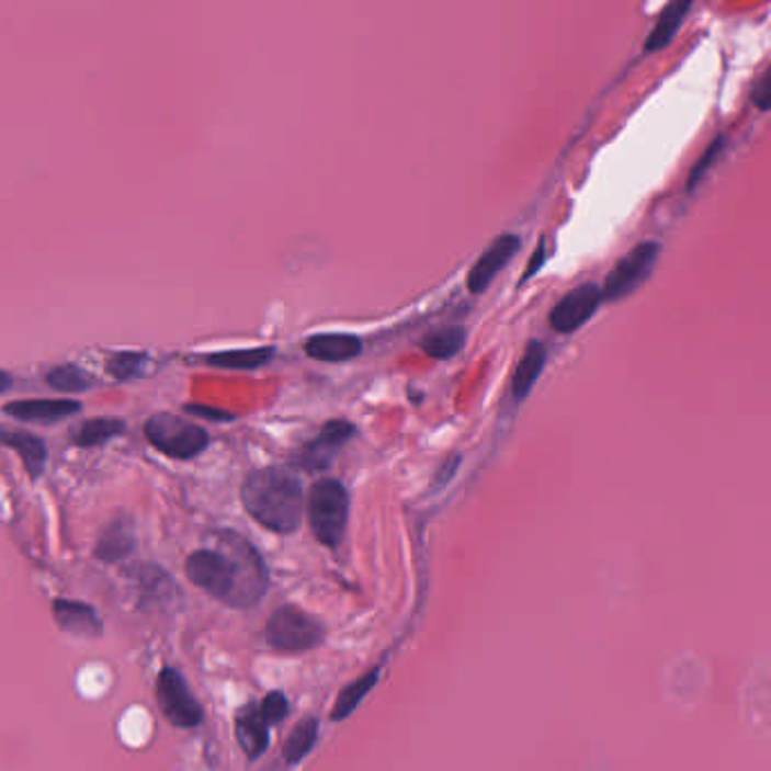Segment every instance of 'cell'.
Wrapping results in <instances>:
<instances>
[{
  "mask_svg": "<svg viewBox=\"0 0 771 771\" xmlns=\"http://www.w3.org/2000/svg\"><path fill=\"white\" fill-rule=\"evenodd\" d=\"M307 510L316 540L330 548L339 546L345 535L350 512L345 487L335 478H320L311 487Z\"/></svg>",
  "mask_w": 771,
  "mask_h": 771,
  "instance_id": "cell-3",
  "label": "cell"
},
{
  "mask_svg": "<svg viewBox=\"0 0 771 771\" xmlns=\"http://www.w3.org/2000/svg\"><path fill=\"white\" fill-rule=\"evenodd\" d=\"M273 348H251V350H230V352H217L211 354L206 361L215 369H226V371H256L260 365L269 363L273 359Z\"/></svg>",
  "mask_w": 771,
  "mask_h": 771,
  "instance_id": "cell-19",
  "label": "cell"
},
{
  "mask_svg": "<svg viewBox=\"0 0 771 771\" xmlns=\"http://www.w3.org/2000/svg\"><path fill=\"white\" fill-rule=\"evenodd\" d=\"M235 736L239 747L251 760L262 756L269 747V722L262 717L260 704H249L237 713Z\"/></svg>",
  "mask_w": 771,
  "mask_h": 771,
  "instance_id": "cell-13",
  "label": "cell"
},
{
  "mask_svg": "<svg viewBox=\"0 0 771 771\" xmlns=\"http://www.w3.org/2000/svg\"><path fill=\"white\" fill-rule=\"evenodd\" d=\"M46 379L55 390L61 393H81L93 384V379L84 371L77 369V365H57V369L48 373Z\"/></svg>",
  "mask_w": 771,
  "mask_h": 771,
  "instance_id": "cell-24",
  "label": "cell"
},
{
  "mask_svg": "<svg viewBox=\"0 0 771 771\" xmlns=\"http://www.w3.org/2000/svg\"><path fill=\"white\" fill-rule=\"evenodd\" d=\"M122 431H125V422L117 418H93L72 433V442L77 446H98L120 435Z\"/></svg>",
  "mask_w": 771,
  "mask_h": 771,
  "instance_id": "cell-23",
  "label": "cell"
},
{
  "mask_svg": "<svg viewBox=\"0 0 771 771\" xmlns=\"http://www.w3.org/2000/svg\"><path fill=\"white\" fill-rule=\"evenodd\" d=\"M147 440L170 458L188 461L208 446V433L174 413H156L145 424Z\"/></svg>",
  "mask_w": 771,
  "mask_h": 771,
  "instance_id": "cell-4",
  "label": "cell"
},
{
  "mask_svg": "<svg viewBox=\"0 0 771 771\" xmlns=\"http://www.w3.org/2000/svg\"><path fill=\"white\" fill-rule=\"evenodd\" d=\"M12 386V377L8 373L0 371V393H5Z\"/></svg>",
  "mask_w": 771,
  "mask_h": 771,
  "instance_id": "cell-30",
  "label": "cell"
},
{
  "mask_svg": "<svg viewBox=\"0 0 771 771\" xmlns=\"http://www.w3.org/2000/svg\"><path fill=\"white\" fill-rule=\"evenodd\" d=\"M544 363H546V348L537 341L528 345L523 359L517 365L514 377H512V393H514L517 401H523L525 395L533 390L535 382L540 379V375L544 371Z\"/></svg>",
  "mask_w": 771,
  "mask_h": 771,
  "instance_id": "cell-18",
  "label": "cell"
},
{
  "mask_svg": "<svg viewBox=\"0 0 771 771\" xmlns=\"http://www.w3.org/2000/svg\"><path fill=\"white\" fill-rule=\"evenodd\" d=\"M325 627L318 619L294 604H284L267 623V640L280 653H307L322 643Z\"/></svg>",
  "mask_w": 771,
  "mask_h": 771,
  "instance_id": "cell-5",
  "label": "cell"
},
{
  "mask_svg": "<svg viewBox=\"0 0 771 771\" xmlns=\"http://www.w3.org/2000/svg\"><path fill=\"white\" fill-rule=\"evenodd\" d=\"M156 704L172 726L194 728L203 722V706L192 695L183 674L174 668H162L156 677Z\"/></svg>",
  "mask_w": 771,
  "mask_h": 771,
  "instance_id": "cell-6",
  "label": "cell"
},
{
  "mask_svg": "<svg viewBox=\"0 0 771 771\" xmlns=\"http://www.w3.org/2000/svg\"><path fill=\"white\" fill-rule=\"evenodd\" d=\"M136 537H134V525L127 517L113 519L95 544V555L102 562H120L125 559L134 551Z\"/></svg>",
  "mask_w": 771,
  "mask_h": 771,
  "instance_id": "cell-15",
  "label": "cell"
},
{
  "mask_svg": "<svg viewBox=\"0 0 771 771\" xmlns=\"http://www.w3.org/2000/svg\"><path fill=\"white\" fill-rule=\"evenodd\" d=\"M521 241L517 235H501L497 237L487 251L476 260V264L472 267L469 275H467V287L472 294H483L490 284L495 282V277L501 273V269L512 260V256L519 251Z\"/></svg>",
  "mask_w": 771,
  "mask_h": 771,
  "instance_id": "cell-10",
  "label": "cell"
},
{
  "mask_svg": "<svg viewBox=\"0 0 771 771\" xmlns=\"http://www.w3.org/2000/svg\"><path fill=\"white\" fill-rule=\"evenodd\" d=\"M143 361H145V354H140V352H117V354L109 356L106 371L115 379H129L138 373Z\"/></svg>",
  "mask_w": 771,
  "mask_h": 771,
  "instance_id": "cell-25",
  "label": "cell"
},
{
  "mask_svg": "<svg viewBox=\"0 0 771 771\" xmlns=\"http://www.w3.org/2000/svg\"><path fill=\"white\" fill-rule=\"evenodd\" d=\"M751 102L758 111H771V66L756 79L751 89Z\"/></svg>",
  "mask_w": 771,
  "mask_h": 771,
  "instance_id": "cell-27",
  "label": "cell"
},
{
  "mask_svg": "<svg viewBox=\"0 0 771 771\" xmlns=\"http://www.w3.org/2000/svg\"><path fill=\"white\" fill-rule=\"evenodd\" d=\"M467 332L461 325H452V328H442L422 339V350L431 359H452L465 348Z\"/></svg>",
  "mask_w": 771,
  "mask_h": 771,
  "instance_id": "cell-21",
  "label": "cell"
},
{
  "mask_svg": "<svg viewBox=\"0 0 771 771\" xmlns=\"http://www.w3.org/2000/svg\"><path fill=\"white\" fill-rule=\"evenodd\" d=\"M377 679H379V668H375V670H371L369 674H363V677L354 679L352 683H348V685L341 690V693H339L337 702H335L332 719H335V722H341V719H345L350 713H354L356 706L361 704V700H363L365 695H369L371 690L375 688Z\"/></svg>",
  "mask_w": 771,
  "mask_h": 771,
  "instance_id": "cell-20",
  "label": "cell"
},
{
  "mask_svg": "<svg viewBox=\"0 0 771 771\" xmlns=\"http://www.w3.org/2000/svg\"><path fill=\"white\" fill-rule=\"evenodd\" d=\"M53 616L57 625L68 634L84 638L102 636V621L91 604L59 598L53 602Z\"/></svg>",
  "mask_w": 771,
  "mask_h": 771,
  "instance_id": "cell-11",
  "label": "cell"
},
{
  "mask_svg": "<svg viewBox=\"0 0 771 771\" xmlns=\"http://www.w3.org/2000/svg\"><path fill=\"white\" fill-rule=\"evenodd\" d=\"M224 551H196L185 562L194 587L235 609L253 606L267 591L269 578L258 551L235 533L222 535Z\"/></svg>",
  "mask_w": 771,
  "mask_h": 771,
  "instance_id": "cell-1",
  "label": "cell"
},
{
  "mask_svg": "<svg viewBox=\"0 0 771 771\" xmlns=\"http://www.w3.org/2000/svg\"><path fill=\"white\" fill-rule=\"evenodd\" d=\"M185 411L196 416V418H208L215 422H224V420H233V416L228 411H219V409H208V406H199V404H188Z\"/></svg>",
  "mask_w": 771,
  "mask_h": 771,
  "instance_id": "cell-28",
  "label": "cell"
},
{
  "mask_svg": "<svg viewBox=\"0 0 771 771\" xmlns=\"http://www.w3.org/2000/svg\"><path fill=\"white\" fill-rule=\"evenodd\" d=\"M542 264H544V243H540V247H537V251H535V256H533V264H528V269H525L523 275H521V282H525L528 277L535 275Z\"/></svg>",
  "mask_w": 771,
  "mask_h": 771,
  "instance_id": "cell-29",
  "label": "cell"
},
{
  "mask_svg": "<svg viewBox=\"0 0 771 771\" xmlns=\"http://www.w3.org/2000/svg\"><path fill=\"white\" fill-rule=\"evenodd\" d=\"M659 243L645 241L638 243L634 251H630L614 269L606 275L602 287V301H623L632 292H636L640 284L653 273L657 258H659Z\"/></svg>",
  "mask_w": 771,
  "mask_h": 771,
  "instance_id": "cell-7",
  "label": "cell"
},
{
  "mask_svg": "<svg viewBox=\"0 0 771 771\" xmlns=\"http://www.w3.org/2000/svg\"><path fill=\"white\" fill-rule=\"evenodd\" d=\"M690 8H693V0H670V3L664 8L657 25L653 27V32H649L645 41V53H659L666 46H670L679 27L683 25Z\"/></svg>",
  "mask_w": 771,
  "mask_h": 771,
  "instance_id": "cell-16",
  "label": "cell"
},
{
  "mask_svg": "<svg viewBox=\"0 0 771 771\" xmlns=\"http://www.w3.org/2000/svg\"><path fill=\"white\" fill-rule=\"evenodd\" d=\"M260 711H262V717H264L269 724H275V722L287 717V713H290V702H287V698H284L282 693H269V695L262 700Z\"/></svg>",
  "mask_w": 771,
  "mask_h": 771,
  "instance_id": "cell-26",
  "label": "cell"
},
{
  "mask_svg": "<svg viewBox=\"0 0 771 771\" xmlns=\"http://www.w3.org/2000/svg\"><path fill=\"white\" fill-rule=\"evenodd\" d=\"M0 446L14 450L21 456L23 467L32 478H38L41 472L46 469L48 450H46V444L41 442V438L32 435L27 431H21V429L0 427Z\"/></svg>",
  "mask_w": 771,
  "mask_h": 771,
  "instance_id": "cell-14",
  "label": "cell"
},
{
  "mask_svg": "<svg viewBox=\"0 0 771 771\" xmlns=\"http://www.w3.org/2000/svg\"><path fill=\"white\" fill-rule=\"evenodd\" d=\"M79 409H81L79 401H72V399H19V401H10L3 411L16 420L48 424V422L68 418Z\"/></svg>",
  "mask_w": 771,
  "mask_h": 771,
  "instance_id": "cell-12",
  "label": "cell"
},
{
  "mask_svg": "<svg viewBox=\"0 0 771 771\" xmlns=\"http://www.w3.org/2000/svg\"><path fill=\"white\" fill-rule=\"evenodd\" d=\"M602 303V290L598 284H582L568 292L551 311V328L559 335H574L578 328L596 314Z\"/></svg>",
  "mask_w": 771,
  "mask_h": 771,
  "instance_id": "cell-8",
  "label": "cell"
},
{
  "mask_svg": "<svg viewBox=\"0 0 771 771\" xmlns=\"http://www.w3.org/2000/svg\"><path fill=\"white\" fill-rule=\"evenodd\" d=\"M354 433V427L345 420H330L325 424L318 435L307 442L303 450L296 456V463L307 469V472H320L332 463V458L337 456V452L341 446L350 440V435Z\"/></svg>",
  "mask_w": 771,
  "mask_h": 771,
  "instance_id": "cell-9",
  "label": "cell"
},
{
  "mask_svg": "<svg viewBox=\"0 0 771 771\" xmlns=\"http://www.w3.org/2000/svg\"><path fill=\"white\" fill-rule=\"evenodd\" d=\"M241 501L247 512L273 533L290 535L301 525L303 487L290 472L277 467L251 472L241 483Z\"/></svg>",
  "mask_w": 771,
  "mask_h": 771,
  "instance_id": "cell-2",
  "label": "cell"
},
{
  "mask_svg": "<svg viewBox=\"0 0 771 771\" xmlns=\"http://www.w3.org/2000/svg\"><path fill=\"white\" fill-rule=\"evenodd\" d=\"M316 736H318V719L316 717H305L301 719L294 730L290 734V738L284 740V747H282V756L284 760H287L290 764H296L301 762L314 747L316 742Z\"/></svg>",
  "mask_w": 771,
  "mask_h": 771,
  "instance_id": "cell-22",
  "label": "cell"
},
{
  "mask_svg": "<svg viewBox=\"0 0 771 771\" xmlns=\"http://www.w3.org/2000/svg\"><path fill=\"white\" fill-rule=\"evenodd\" d=\"M305 352L318 361H350L361 352V341L350 335H318L305 343Z\"/></svg>",
  "mask_w": 771,
  "mask_h": 771,
  "instance_id": "cell-17",
  "label": "cell"
}]
</instances>
